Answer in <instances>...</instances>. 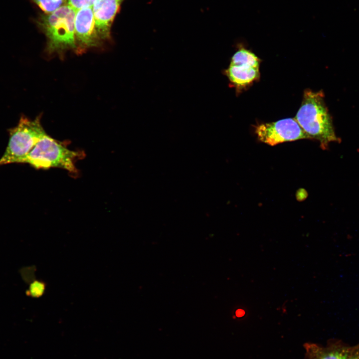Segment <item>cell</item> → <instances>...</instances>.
<instances>
[{
  "instance_id": "1",
  "label": "cell",
  "mask_w": 359,
  "mask_h": 359,
  "mask_svg": "<svg viewBox=\"0 0 359 359\" xmlns=\"http://www.w3.org/2000/svg\"><path fill=\"white\" fill-rule=\"evenodd\" d=\"M323 91L307 89L304 92L301 106L294 118L310 139L319 141L327 149L333 142H340L332 119L324 101Z\"/></svg>"
},
{
  "instance_id": "4",
  "label": "cell",
  "mask_w": 359,
  "mask_h": 359,
  "mask_svg": "<svg viewBox=\"0 0 359 359\" xmlns=\"http://www.w3.org/2000/svg\"><path fill=\"white\" fill-rule=\"evenodd\" d=\"M9 139L5 151L0 159V166L11 163H21L39 140L46 133L39 117L31 120L21 116L17 125L8 130Z\"/></svg>"
},
{
  "instance_id": "10",
  "label": "cell",
  "mask_w": 359,
  "mask_h": 359,
  "mask_svg": "<svg viewBox=\"0 0 359 359\" xmlns=\"http://www.w3.org/2000/svg\"><path fill=\"white\" fill-rule=\"evenodd\" d=\"M39 7L44 11L45 13L49 14L53 12L59 8L64 5L65 0H31Z\"/></svg>"
},
{
  "instance_id": "8",
  "label": "cell",
  "mask_w": 359,
  "mask_h": 359,
  "mask_svg": "<svg viewBox=\"0 0 359 359\" xmlns=\"http://www.w3.org/2000/svg\"><path fill=\"white\" fill-rule=\"evenodd\" d=\"M123 0H96L92 6L95 27L101 39L110 37L114 18Z\"/></svg>"
},
{
  "instance_id": "7",
  "label": "cell",
  "mask_w": 359,
  "mask_h": 359,
  "mask_svg": "<svg viewBox=\"0 0 359 359\" xmlns=\"http://www.w3.org/2000/svg\"><path fill=\"white\" fill-rule=\"evenodd\" d=\"M75 37L77 50L82 52L96 46L101 40L96 30L92 7L76 11L74 19Z\"/></svg>"
},
{
  "instance_id": "9",
  "label": "cell",
  "mask_w": 359,
  "mask_h": 359,
  "mask_svg": "<svg viewBox=\"0 0 359 359\" xmlns=\"http://www.w3.org/2000/svg\"><path fill=\"white\" fill-rule=\"evenodd\" d=\"M304 347L306 359H344L350 347L337 339L330 340L326 346L307 343Z\"/></svg>"
},
{
  "instance_id": "5",
  "label": "cell",
  "mask_w": 359,
  "mask_h": 359,
  "mask_svg": "<svg viewBox=\"0 0 359 359\" xmlns=\"http://www.w3.org/2000/svg\"><path fill=\"white\" fill-rule=\"evenodd\" d=\"M259 65L260 59L254 53L241 48L232 56L225 73L231 84L240 89L259 79Z\"/></svg>"
},
{
  "instance_id": "6",
  "label": "cell",
  "mask_w": 359,
  "mask_h": 359,
  "mask_svg": "<svg viewBox=\"0 0 359 359\" xmlns=\"http://www.w3.org/2000/svg\"><path fill=\"white\" fill-rule=\"evenodd\" d=\"M259 141L270 146L288 141L310 139L295 118L263 123L255 127Z\"/></svg>"
},
{
  "instance_id": "12",
  "label": "cell",
  "mask_w": 359,
  "mask_h": 359,
  "mask_svg": "<svg viewBox=\"0 0 359 359\" xmlns=\"http://www.w3.org/2000/svg\"><path fill=\"white\" fill-rule=\"evenodd\" d=\"M96 0H68V5L75 11L79 9L92 7Z\"/></svg>"
},
{
  "instance_id": "3",
  "label": "cell",
  "mask_w": 359,
  "mask_h": 359,
  "mask_svg": "<svg viewBox=\"0 0 359 359\" xmlns=\"http://www.w3.org/2000/svg\"><path fill=\"white\" fill-rule=\"evenodd\" d=\"M83 153L68 149L64 145L45 135L21 163L28 164L36 169L58 168L76 174L77 160L83 157Z\"/></svg>"
},
{
  "instance_id": "14",
  "label": "cell",
  "mask_w": 359,
  "mask_h": 359,
  "mask_svg": "<svg viewBox=\"0 0 359 359\" xmlns=\"http://www.w3.org/2000/svg\"><path fill=\"white\" fill-rule=\"evenodd\" d=\"M243 313H244V312H243V310H237V312H236V315H237L238 316H242V315L243 314Z\"/></svg>"
},
{
  "instance_id": "13",
  "label": "cell",
  "mask_w": 359,
  "mask_h": 359,
  "mask_svg": "<svg viewBox=\"0 0 359 359\" xmlns=\"http://www.w3.org/2000/svg\"><path fill=\"white\" fill-rule=\"evenodd\" d=\"M344 359H359V344L350 346Z\"/></svg>"
},
{
  "instance_id": "11",
  "label": "cell",
  "mask_w": 359,
  "mask_h": 359,
  "mask_svg": "<svg viewBox=\"0 0 359 359\" xmlns=\"http://www.w3.org/2000/svg\"><path fill=\"white\" fill-rule=\"evenodd\" d=\"M46 287L47 284L44 281L34 280L30 284L26 290V295L34 298H39L44 294Z\"/></svg>"
},
{
  "instance_id": "2",
  "label": "cell",
  "mask_w": 359,
  "mask_h": 359,
  "mask_svg": "<svg viewBox=\"0 0 359 359\" xmlns=\"http://www.w3.org/2000/svg\"><path fill=\"white\" fill-rule=\"evenodd\" d=\"M76 11L64 5L52 13L41 14L36 20L47 38L48 53L61 52L76 49L74 19Z\"/></svg>"
}]
</instances>
